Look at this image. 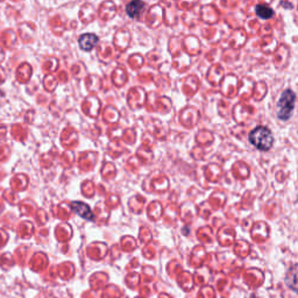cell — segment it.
<instances>
[{
    "label": "cell",
    "mask_w": 298,
    "mask_h": 298,
    "mask_svg": "<svg viewBox=\"0 0 298 298\" xmlns=\"http://www.w3.org/2000/svg\"><path fill=\"white\" fill-rule=\"evenodd\" d=\"M250 141L258 150H269L274 144V136L270 130L264 126H258L250 134Z\"/></svg>",
    "instance_id": "6da1fadb"
},
{
    "label": "cell",
    "mask_w": 298,
    "mask_h": 298,
    "mask_svg": "<svg viewBox=\"0 0 298 298\" xmlns=\"http://www.w3.org/2000/svg\"><path fill=\"white\" fill-rule=\"evenodd\" d=\"M296 94L292 90H286L282 92L280 100L276 106V116L282 122H286L292 118V114L295 108Z\"/></svg>",
    "instance_id": "7a4b0ae2"
},
{
    "label": "cell",
    "mask_w": 298,
    "mask_h": 298,
    "mask_svg": "<svg viewBox=\"0 0 298 298\" xmlns=\"http://www.w3.org/2000/svg\"><path fill=\"white\" fill-rule=\"evenodd\" d=\"M72 208L74 214H77L80 218L85 219V220H88V222L94 220V212H92L91 208L88 206V204L83 203V202H72Z\"/></svg>",
    "instance_id": "3957f363"
},
{
    "label": "cell",
    "mask_w": 298,
    "mask_h": 298,
    "mask_svg": "<svg viewBox=\"0 0 298 298\" xmlns=\"http://www.w3.org/2000/svg\"><path fill=\"white\" fill-rule=\"evenodd\" d=\"M98 41L99 38L97 35L94 34H84L82 35L80 38V40H78V44H80V48L84 52H91L92 49H94L96 46L98 44Z\"/></svg>",
    "instance_id": "277c9868"
},
{
    "label": "cell",
    "mask_w": 298,
    "mask_h": 298,
    "mask_svg": "<svg viewBox=\"0 0 298 298\" xmlns=\"http://www.w3.org/2000/svg\"><path fill=\"white\" fill-rule=\"evenodd\" d=\"M144 10V2L142 0H132L128 5L126 6V13L128 14L130 18L132 19H136L141 16V13Z\"/></svg>",
    "instance_id": "5b68a950"
},
{
    "label": "cell",
    "mask_w": 298,
    "mask_h": 298,
    "mask_svg": "<svg viewBox=\"0 0 298 298\" xmlns=\"http://www.w3.org/2000/svg\"><path fill=\"white\" fill-rule=\"evenodd\" d=\"M286 284L295 292H298V270L292 268L286 276Z\"/></svg>",
    "instance_id": "8992f818"
},
{
    "label": "cell",
    "mask_w": 298,
    "mask_h": 298,
    "mask_svg": "<svg viewBox=\"0 0 298 298\" xmlns=\"http://www.w3.org/2000/svg\"><path fill=\"white\" fill-rule=\"evenodd\" d=\"M255 12H256L258 16H260L261 19H272L274 16V10H272V7H269L268 5H264V4H260V5L256 6L255 8Z\"/></svg>",
    "instance_id": "52a82bcc"
}]
</instances>
